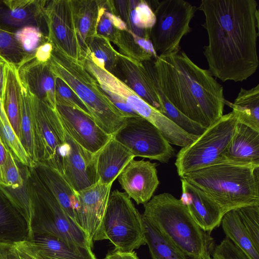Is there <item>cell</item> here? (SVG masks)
<instances>
[{"label": "cell", "mask_w": 259, "mask_h": 259, "mask_svg": "<svg viewBox=\"0 0 259 259\" xmlns=\"http://www.w3.org/2000/svg\"><path fill=\"white\" fill-rule=\"evenodd\" d=\"M208 45L203 54L211 74L242 82L256 71L259 11L255 0H202Z\"/></svg>", "instance_id": "6da1fadb"}, {"label": "cell", "mask_w": 259, "mask_h": 259, "mask_svg": "<svg viewBox=\"0 0 259 259\" xmlns=\"http://www.w3.org/2000/svg\"><path fill=\"white\" fill-rule=\"evenodd\" d=\"M157 83L168 101L192 120L207 127L223 115V87L208 69L195 64L181 49L154 59Z\"/></svg>", "instance_id": "7a4b0ae2"}, {"label": "cell", "mask_w": 259, "mask_h": 259, "mask_svg": "<svg viewBox=\"0 0 259 259\" xmlns=\"http://www.w3.org/2000/svg\"><path fill=\"white\" fill-rule=\"evenodd\" d=\"M143 218L191 259H201L214 248L211 233L194 221L180 199L168 193L154 195L144 205Z\"/></svg>", "instance_id": "3957f363"}, {"label": "cell", "mask_w": 259, "mask_h": 259, "mask_svg": "<svg viewBox=\"0 0 259 259\" xmlns=\"http://www.w3.org/2000/svg\"><path fill=\"white\" fill-rule=\"evenodd\" d=\"M181 178L213 199L225 213L241 207L259 205V166L220 163Z\"/></svg>", "instance_id": "277c9868"}, {"label": "cell", "mask_w": 259, "mask_h": 259, "mask_svg": "<svg viewBox=\"0 0 259 259\" xmlns=\"http://www.w3.org/2000/svg\"><path fill=\"white\" fill-rule=\"evenodd\" d=\"M48 62L55 76L73 90L106 133L112 136L124 124V116L113 104L82 61L72 59L53 49Z\"/></svg>", "instance_id": "5b68a950"}, {"label": "cell", "mask_w": 259, "mask_h": 259, "mask_svg": "<svg viewBox=\"0 0 259 259\" xmlns=\"http://www.w3.org/2000/svg\"><path fill=\"white\" fill-rule=\"evenodd\" d=\"M29 193L31 214L29 236L39 234L56 237L72 247L92 249L85 234L66 213L56 198L29 166Z\"/></svg>", "instance_id": "8992f818"}, {"label": "cell", "mask_w": 259, "mask_h": 259, "mask_svg": "<svg viewBox=\"0 0 259 259\" xmlns=\"http://www.w3.org/2000/svg\"><path fill=\"white\" fill-rule=\"evenodd\" d=\"M238 119L231 111L206 128L177 154L175 166L182 178L191 172L219 164L234 134Z\"/></svg>", "instance_id": "52a82bcc"}, {"label": "cell", "mask_w": 259, "mask_h": 259, "mask_svg": "<svg viewBox=\"0 0 259 259\" xmlns=\"http://www.w3.org/2000/svg\"><path fill=\"white\" fill-rule=\"evenodd\" d=\"M105 239L120 252H132L145 245L142 215L125 193H110L102 223Z\"/></svg>", "instance_id": "ba28073f"}, {"label": "cell", "mask_w": 259, "mask_h": 259, "mask_svg": "<svg viewBox=\"0 0 259 259\" xmlns=\"http://www.w3.org/2000/svg\"><path fill=\"white\" fill-rule=\"evenodd\" d=\"M28 93L33 119L36 165L50 167L63 175L65 131L60 117L56 108Z\"/></svg>", "instance_id": "9c48e42d"}, {"label": "cell", "mask_w": 259, "mask_h": 259, "mask_svg": "<svg viewBox=\"0 0 259 259\" xmlns=\"http://www.w3.org/2000/svg\"><path fill=\"white\" fill-rule=\"evenodd\" d=\"M155 22L150 32L154 50L160 54L180 49L183 37L192 31L190 24L197 7L184 0L154 1Z\"/></svg>", "instance_id": "30bf717a"}, {"label": "cell", "mask_w": 259, "mask_h": 259, "mask_svg": "<svg viewBox=\"0 0 259 259\" xmlns=\"http://www.w3.org/2000/svg\"><path fill=\"white\" fill-rule=\"evenodd\" d=\"M112 137L135 157L167 163L175 155V149L160 131L140 115L125 117L124 124Z\"/></svg>", "instance_id": "8fae6325"}, {"label": "cell", "mask_w": 259, "mask_h": 259, "mask_svg": "<svg viewBox=\"0 0 259 259\" xmlns=\"http://www.w3.org/2000/svg\"><path fill=\"white\" fill-rule=\"evenodd\" d=\"M44 18L47 38L54 49L74 60L85 58L78 37L72 0L46 1Z\"/></svg>", "instance_id": "7c38bea8"}, {"label": "cell", "mask_w": 259, "mask_h": 259, "mask_svg": "<svg viewBox=\"0 0 259 259\" xmlns=\"http://www.w3.org/2000/svg\"><path fill=\"white\" fill-rule=\"evenodd\" d=\"M112 184H103L98 182L76 192L78 200L76 224L93 246L94 241L105 239L102 223Z\"/></svg>", "instance_id": "4fadbf2b"}, {"label": "cell", "mask_w": 259, "mask_h": 259, "mask_svg": "<svg viewBox=\"0 0 259 259\" xmlns=\"http://www.w3.org/2000/svg\"><path fill=\"white\" fill-rule=\"evenodd\" d=\"M56 110L65 131L80 146L94 154L112 137L89 114L60 104L56 105Z\"/></svg>", "instance_id": "5bb4252c"}, {"label": "cell", "mask_w": 259, "mask_h": 259, "mask_svg": "<svg viewBox=\"0 0 259 259\" xmlns=\"http://www.w3.org/2000/svg\"><path fill=\"white\" fill-rule=\"evenodd\" d=\"M65 142L63 176L66 181L76 192L97 183L94 154L80 146L66 131Z\"/></svg>", "instance_id": "9a60e30c"}, {"label": "cell", "mask_w": 259, "mask_h": 259, "mask_svg": "<svg viewBox=\"0 0 259 259\" xmlns=\"http://www.w3.org/2000/svg\"><path fill=\"white\" fill-rule=\"evenodd\" d=\"M157 164L150 161L133 159L117 178L124 192L137 204H145L153 197L159 184Z\"/></svg>", "instance_id": "2e32d148"}, {"label": "cell", "mask_w": 259, "mask_h": 259, "mask_svg": "<svg viewBox=\"0 0 259 259\" xmlns=\"http://www.w3.org/2000/svg\"><path fill=\"white\" fill-rule=\"evenodd\" d=\"M151 60L140 63L119 53L116 73H119L123 78L122 80L145 102L164 114L151 73Z\"/></svg>", "instance_id": "e0dca14e"}, {"label": "cell", "mask_w": 259, "mask_h": 259, "mask_svg": "<svg viewBox=\"0 0 259 259\" xmlns=\"http://www.w3.org/2000/svg\"><path fill=\"white\" fill-rule=\"evenodd\" d=\"M180 199L196 223L204 231L211 233L219 227L225 213L220 206L202 190L181 178Z\"/></svg>", "instance_id": "ac0fdd59"}, {"label": "cell", "mask_w": 259, "mask_h": 259, "mask_svg": "<svg viewBox=\"0 0 259 259\" xmlns=\"http://www.w3.org/2000/svg\"><path fill=\"white\" fill-rule=\"evenodd\" d=\"M18 73L21 83L30 94L56 108V76L49 62L33 58L19 67Z\"/></svg>", "instance_id": "d6986e66"}, {"label": "cell", "mask_w": 259, "mask_h": 259, "mask_svg": "<svg viewBox=\"0 0 259 259\" xmlns=\"http://www.w3.org/2000/svg\"><path fill=\"white\" fill-rule=\"evenodd\" d=\"M220 163L259 166V132L238 121Z\"/></svg>", "instance_id": "ffe728a7"}, {"label": "cell", "mask_w": 259, "mask_h": 259, "mask_svg": "<svg viewBox=\"0 0 259 259\" xmlns=\"http://www.w3.org/2000/svg\"><path fill=\"white\" fill-rule=\"evenodd\" d=\"M46 0L0 1V24L20 29L34 26L40 29Z\"/></svg>", "instance_id": "44dd1931"}, {"label": "cell", "mask_w": 259, "mask_h": 259, "mask_svg": "<svg viewBox=\"0 0 259 259\" xmlns=\"http://www.w3.org/2000/svg\"><path fill=\"white\" fill-rule=\"evenodd\" d=\"M24 242L38 259H97L91 248L72 247L50 235L32 234Z\"/></svg>", "instance_id": "7402d4cb"}, {"label": "cell", "mask_w": 259, "mask_h": 259, "mask_svg": "<svg viewBox=\"0 0 259 259\" xmlns=\"http://www.w3.org/2000/svg\"><path fill=\"white\" fill-rule=\"evenodd\" d=\"M98 182L113 183L128 163L135 157L112 136L108 142L94 154Z\"/></svg>", "instance_id": "603a6c76"}, {"label": "cell", "mask_w": 259, "mask_h": 259, "mask_svg": "<svg viewBox=\"0 0 259 259\" xmlns=\"http://www.w3.org/2000/svg\"><path fill=\"white\" fill-rule=\"evenodd\" d=\"M117 14L125 23L128 30L136 35L150 39L155 15L151 5L144 0L113 1Z\"/></svg>", "instance_id": "cb8c5ba5"}, {"label": "cell", "mask_w": 259, "mask_h": 259, "mask_svg": "<svg viewBox=\"0 0 259 259\" xmlns=\"http://www.w3.org/2000/svg\"><path fill=\"white\" fill-rule=\"evenodd\" d=\"M32 167L64 210L76 223L78 208L76 192L57 170L40 164H36Z\"/></svg>", "instance_id": "d4e9b609"}, {"label": "cell", "mask_w": 259, "mask_h": 259, "mask_svg": "<svg viewBox=\"0 0 259 259\" xmlns=\"http://www.w3.org/2000/svg\"><path fill=\"white\" fill-rule=\"evenodd\" d=\"M28 235L27 222L0 188V243L15 244L26 240Z\"/></svg>", "instance_id": "484cf974"}, {"label": "cell", "mask_w": 259, "mask_h": 259, "mask_svg": "<svg viewBox=\"0 0 259 259\" xmlns=\"http://www.w3.org/2000/svg\"><path fill=\"white\" fill-rule=\"evenodd\" d=\"M21 83L18 68L6 61L4 69V85L2 98L5 113L19 138L21 136Z\"/></svg>", "instance_id": "4316f807"}, {"label": "cell", "mask_w": 259, "mask_h": 259, "mask_svg": "<svg viewBox=\"0 0 259 259\" xmlns=\"http://www.w3.org/2000/svg\"><path fill=\"white\" fill-rule=\"evenodd\" d=\"M75 24L81 49L88 53L87 40L97 34L100 0H72Z\"/></svg>", "instance_id": "83f0119b"}, {"label": "cell", "mask_w": 259, "mask_h": 259, "mask_svg": "<svg viewBox=\"0 0 259 259\" xmlns=\"http://www.w3.org/2000/svg\"><path fill=\"white\" fill-rule=\"evenodd\" d=\"M238 121L259 132V84L249 89L241 88L234 102L226 100Z\"/></svg>", "instance_id": "f1b7e54d"}, {"label": "cell", "mask_w": 259, "mask_h": 259, "mask_svg": "<svg viewBox=\"0 0 259 259\" xmlns=\"http://www.w3.org/2000/svg\"><path fill=\"white\" fill-rule=\"evenodd\" d=\"M226 238L241 250L249 259H259L257 250L244 227L236 209L224 214L221 224Z\"/></svg>", "instance_id": "f546056e"}, {"label": "cell", "mask_w": 259, "mask_h": 259, "mask_svg": "<svg viewBox=\"0 0 259 259\" xmlns=\"http://www.w3.org/2000/svg\"><path fill=\"white\" fill-rule=\"evenodd\" d=\"M88 53L85 57L90 58L97 65L115 75L119 53L107 38L96 34L86 42Z\"/></svg>", "instance_id": "4dcf8cb0"}, {"label": "cell", "mask_w": 259, "mask_h": 259, "mask_svg": "<svg viewBox=\"0 0 259 259\" xmlns=\"http://www.w3.org/2000/svg\"><path fill=\"white\" fill-rule=\"evenodd\" d=\"M143 221L146 244L152 259H188L183 252L163 237L144 218Z\"/></svg>", "instance_id": "1f68e13d"}, {"label": "cell", "mask_w": 259, "mask_h": 259, "mask_svg": "<svg viewBox=\"0 0 259 259\" xmlns=\"http://www.w3.org/2000/svg\"><path fill=\"white\" fill-rule=\"evenodd\" d=\"M21 115V136L20 141L28 156L31 163V167H32L36 165L33 119L29 93L22 83Z\"/></svg>", "instance_id": "d6a6232c"}, {"label": "cell", "mask_w": 259, "mask_h": 259, "mask_svg": "<svg viewBox=\"0 0 259 259\" xmlns=\"http://www.w3.org/2000/svg\"><path fill=\"white\" fill-rule=\"evenodd\" d=\"M151 73L156 91L164 109L163 114L187 133L196 136L202 134L206 127L192 120L174 107L159 88L155 77L153 66L151 68Z\"/></svg>", "instance_id": "836d02e7"}, {"label": "cell", "mask_w": 259, "mask_h": 259, "mask_svg": "<svg viewBox=\"0 0 259 259\" xmlns=\"http://www.w3.org/2000/svg\"><path fill=\"white\" fill-rule=\"evenodd\" d=\"M100 16L97 28V34L108 39H114L119 30L128 29L125 23L116 13L113 1H101Z\"/></svg>", "instance_id": "e575fe53"}, {"label": "cell", "mask_w": 259, "mask_h": 259, "mask_svg": "<svg viewBox=\"0 0 259 259\" xmlns=\"http://www.w3.org/2000/svg\"><path fill=\"white\" fill-rule=\"evenodd\" d=\"M21 48L12 31L0 27V57L17 68L34 58Z\"/></svg>", "instance_id": "d590c367"}, {"label": "cell", "mask_w": 259, "mask_h": 259, "mask_svg": "<svg viewBox=\"0 0 259 259\" xmlns=\"http://www.w3.org/2000/svg\"><path fill=\"white\" fill-rule=\"evenodd\" d=\"M112 42L117 47L120 54L132 60L143 63L154 59L151 54L140 46L135 33L128 29L119 30Z\"/></svg>", "instance_id": "8d00e7d4"}, {"label": "cell", "mask_w": 259, "mask_h": 259, "mask_svg": "<svg viewBox=\"0 0 259 259\" xmlns=\"http://www.w3.org/2000/svg\"><path fill=\"white\" fill-rule=\"evenodd\" d=\"M0 137L6 148L19 162L31 167V163L24 147L6 117H0Z\"/></svg>", "instance_id": "74e56055"}, {"label": "cell", "mask_w": 259, "mask_h": 259, "mask_svg": "<svg viewBox=\"0 0 259 259\" xmlns=\"http://www.w3.org/2000/svg\"><path fill=\"white\" fill-rule=\"evenodd\" d=\"M16 39L27 54L34 55L36 49L48 41L40 29L34 26H26L14 32Z\"/></svg>", "instance_id": "f35d334b"}, {"label": "cell", "mask_w": 259, "mask_h": 259, "mask_svg": "<svg viewBox=\"0 0 259 259\" xmlns=\"http://www.w3.org/2000/svg\"><path fill=\"white\" fill-rule=\"evenodd\" d=\"M236 210L252 242L259 250V205L241 207Z\"/></svg>", "instance_id": "ab89813d"}, {"label": "cell", "mask_w": 259, "mask_h": 259, "mask_svg": "<svg viewBox=\"0 0 259 259\" xmlns=\"http://www.w3.org/2000/svg\"><path fill=\"white\" fill-rule=\"evenodd\" d=\"M55 97L56 105L60 104L68 105L91 115L85 105L77 94L64 80L56 76Z\"/></svg>", "instance_id": "60d3db41"}, {"label": "cell", "mask_w": 259, "mask_h": 259, "mask_svg": "<svg viewBox=\"0 0 259 259\" xmlns=\"http://www.w3.org/2000/svg\"><path fill=\"white\" fill-rule=\"evenodd\" d=\"M228 259H249L227 238L218 245Z\"/></svg>", "instance_id": "b9f144b4"}, {"label": "cell", "mask_w": 259, "mask_h": 259, "mask_svg": "<svg viewBox=\"0 0 259 259\" xmlns=\"http://www.w3.org/2000/svg\"><path fill=\"white\" fill-rule=\"evenodd\" d=\"M53 49V46L50 41L45 42L36 49L34 53V59L41 63L48 62Z\"/></svg>", "instance_id": "7bdbcfd3"}, {"label": "cell", "mask_w": 259, "mask_h": 259, "mask_svg": "<svg viewBox=\"0 0 259 259\" xmlns=\"http://www.w3.org/2000/svg\"><path fill=\"white\" fill-rule=\"evenodd\" d=\"M0 259H20L15 244L0 243Z\"/></svg>", "instance_id": "ee69618b"}, {"label": "cell", "mask_w": 259, "mask_h": 259, "mask_svg": "<svg viewBox=\"0 0 259 259\" xmlns=\"http://www.w3.org/2000/svg\"><path fill=\"white\" fill-rule=\"evenodd\" d=\"M104 259H139L137 253L132 252H120L115 249L109 251Z\"/></svg>", "instance_id": "f6af8a7d"}, {"label": "cell", "mask_w": 259, "mask_h": 259, "mask_svg": "<svg viewBox=\"0 0 259 259\" xmlns=\"http://www.w3.org/2000/svg\"><path fill=\"white\" fill-rule=\"evenodd\" d=\"M20 259H38L24 241L15 244Z\"/></svg>", "instance_id": "bcb514c9"}, {"label": "cell", "mask_w": 259, "mask_h": 259, "mask_svg": "<svg viewBox=\"0 0 259 259\" xmlns=\"http://www.w3.org/2000/svg\"><path fill=\"white\" fill-rule=\"evenodd\" d=\"M6 61L0 57V117L1 118H4L6 117L2 103L4 85V69Z\"/></svg>", "instance_id": "7dc6e473"}, {"label": "cell", "mask_w": 259, "mask_h": 259, "mask_svg": "<svg viewBox=\"0 0 259 259\" xmlns=\"http://www.w3.org/2000/svg\"><path fill=\"white\" fill-rule=\"evenodd\" d=\"M7 151L8 149L6 148L0 137V177L3 181V185H4V176L5 163L6 159Z\"/></svg>", "instance_id": "c3c4849f"}, {"label": "cell", "mask_w": 259, "mask_h": 259, "mask_svg": "<svg viewBox=\"0 0 259 259\" xmlns=\"http://www.w3.org/2000/svg\"><path fill=\"white\" fill-rule=\"evenodd\" d=\"M210 255H211V257L212 259H228L218 245L214 246L210 253Z\"/></svg>", "instance_id": "681fc988"}, {"label": "cell", "mask_w": 259, "mask_h": 259, "mask_svg": "<svg viewBox=\"0 0 259 259\" xmlns=\"http://www.w3.org/2000/svg\"><path fill=\"white\" fill-rule=\"evenodd\" d=\"M2 184H3V181L0 177V185H2Z\"/></svg>", "instance_id": "f907efd6"}]
</instances>
